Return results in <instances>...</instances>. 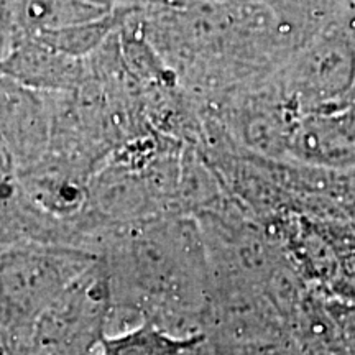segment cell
I'll return each instance as SVG.
<instances>
[{
    "label": "cell",
    "instance_id": "cell-1",
    "mask_svg": "<svg viewBox=\"0 0 355 355\" xmlns=\"http://www.w3.org/2000/svg\"><path fill=\"white\" fill-rule=\"evenodd\" d=\"M272 81L296 117L354 104L355 42L347 33H324L300 46Z\"/></svg>",
    "mask_w": 355,
    "mask_h": 355
},
{
    "label": "cell",
    "instance_id": "cell-2",
    "mask_svg": "<svg viewBox=\"0 0 355 355\" xmlns=\"http://www.w3.org/2000/svg\"><path fill=\"white\" fill-rule=\"evenodd\" d=\"M286 153L314 166H355V104L296 117L288 133Z\"/></svg>",
    "mask_w": 355,
    "mask_h": 355
},
{
    "label": "cell",
    "instance_id": "cell-3",
    "mask_svg": "<svg viewBox=\"0 0 355 355\" xmlns=\"http://www.w3.org/2000/svg\"><path fill=\"white\" fill-rule=\"evenodd\" d=\"M2 74L37 91L74 92L91 78V64L25 35L2 53Z\"/></svg>",
    "mask_w": 355,
    "mask_h": 355
},
{
    "label": "cell",
    "instance_id": "cell-4",
    "mask_svg": "<svg viewBox=\"0 0 355 355\" xmlns=\"http://www.w3.org/2000/svg\"><path fill=\"white\" fill-rule=\"evenodd\" d=\"M3 140L17 153H32L48 141L53 128L51 92L37 91L2 74Z\"/></svg>",
    "mask_w": 355,
    "mask_h": 355
},
{
    "label": "cell",
    "instance_id": "cell-5",
    "mask_svg": "<svg viewBox=\"0 0 355 355\" xmlns=\"http://www.w3.org/2000/svg\"><path fill=\"white\" fill-rule=\"evenodd\" d=\"M198 344V339H178L152 324L125 334L105 337L101 355H180Z\"/></svg>",
    "mask_w": 355,
    "mask_h": 355
},
{
    "label": "cell",
    "instance_id": "cell-6",
    "mask_svg": "<svg viewBox=\"0 0 355 355\" xmlns=\"http://www.w3.org/2000/svg\"><path fill=\"white\" fill-rule=\"evenodd\" d=\"M152 2L168 10H188V8L201 6L206 0H152Z\"/></svg>",
    "mask_w": 355,
    "mask_h": 355
}]
</instances>
